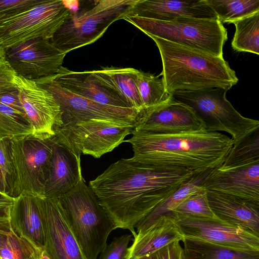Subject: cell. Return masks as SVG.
<instances>
[{
  "label": "cell",
  "mask_w": 259,
  "mask_h": 259,
  "mask_svg": "<svg viewBox=\"0 0 259 259\" xmlns=\"http://www.w3.org/2000/svg\"><path fill=\"white\" fill-rule=\"evenodd\" d=\"M15 198L10 216L13 229L38 249H45L46 233L40 196L23 193Z\"/></svg>",
  "instance_id": "21"
},
{
  "label": "cell",
  "mask_w": 259,
  "mask_h": 259,
  "mask_svg": "<svg viewBox=\"0 0 259 259\" xmlns=\"http://www.w3.org/2000/svg\"><path fill=\"white\" fill-rule=\"evenodd\" d=\"M123 19L147 35L223 57L228 34L219 19L179 17L164 21L130 15Z\"/></svg>",
  "instance_id": "5"
},
{
  "label": "cell",
  "mask_w": 259,
  "mask_h": 259,
  "mask_svg": "<svg viewBox=\"0 0 259 259\" xmlns=\"http://www.w3.org/2000/svg\"><path fill=\"white\" fill-rule=\"evenodd\" d=\"M0 102L25 114L20 101L16 88L0 94Z\"/></svg>",
  "instance_id": "40"
},
{
  "label": "cell",
  "mask_w": 259,
  "mask_h": 259,
  "mask_svg": "<svg viewBox=\"0 0 259 259\" xmlns=\"http://www.w3.org/2000/svg\"><path fill=\"white\" fill-rule=\"evenodd\" d=\"M0 170L5 183L6 193L10 196L13 185L10 139H0Z\"/></svg>",
  "instance_id": "34"
},
{
  "label": "cell",
  "mask_w": 259,
  "mask_h": 259,
  "mask_svg": "<svg viewBox=\"0 0 259 259\" xmlns=\"http://www.w3.org/2000/svg\"><path fill=\"white\" fill-rule=\"evenodd\" d=\"M259 162V128L233 144L221 167L230 168Z\"/></svg>",
  "instance_id": "29"
},
{
  "label": "cell",
  "mask_w": 259,
  "mask_h": 259,
  "mask_svg": "<svg viewBox=\"0 0 259 259\" xmlns=\"http://www.w3.org/2000/svg\"><path fill=\"white\" fill-rule=\"evenodd\" d=\"M155 42L161 58L167 92L218 88L227 91L238 81L235 71L223 57L147 35Z\"/></svg>",
  "instance_id": "3"
},
{
  "label": "cell",
  "mask_w": 259,
  "mask_h": 259,
  "mask_svg": "<svg viewBox=\"0 0 259 259\" xmlns=\"http://www.w3.org/2000/svg\"><path fill=\"white\" fill-rule=\"evenodd\" d=\"M136 74L143 108L164 102L171 97L166 90L162 78L137 69Z\"/></svg>",
  "instance_id": "32"
},
{
  "label": "cell",
  "mask_w": 259,
  "mask_h": 259,
  "mask_svg": "<svg viewBox=\"0 0 259 259\" xmlns=\"http://www.w3.org/2000/svg\"><path fill=\"white\" fill-rule=\"evenodd\" d=\"M0 191L6 193V189L3 177L0 170Z\"/></svg>",
  "instance_id": "41"
},
{
  "label": "cell",
  "mask_w": 259,
  "mask_h": 259,
  "mask_svg": "<svg viewBox=\"0 0 259 259\" xmlns=\"http://www.w3.org/2000/svg\"><path fill=\"white\" fill-rule=\"evenodd\" d=\"M232 23L235 32L231 43L237 52L259 54V11L237 20Z\"/></svg>",
  "instance_id": "28"
},
{
  "label": "cell",
  "mask_w": 259,
  "mask_h": 259,
  "mask_svg": "<svg viewBox=\"0 0 259 259\" xmlns=\"http://www.w3.org/2000/svg\"><path fill=\"white\" fill-rule=\"evenodd\" d=\"M184 238L175 218L162 216L144 233L136 235L125 259H137L174 241H183Z\"/></svg>",
  "instance_id": "23"
},
{
  "label": "cell",
  "mask_w": 259,
  "mask_h": 259,
  "mask_svg": "<svg viewBox=\"0 0 259 259\" xmlns=\"http://www.w3.org/2000/svg\"><path fill=\"white\" fill-rule=\"evenodd\" d=\"M14 83L32 128L31 136L43 140L53 138L63 124L61 110L53 96L33 80L19 75Z\"/></svg>",
  "instance_id": "11"
},
{
  "label": "cell",
  "mask_w": 259,
  "mask_h": 259,
  "mask_svg": "<svg viewBox=\"0 0 259 259\" xmlns=\"http://www.w3.org/2000/svg\"><path fill=\"white\" fill-rule=\"evenodd\" d=\"M0 259H3L2 257H0Z\"/></svg>",
  "instance_id": "44"
},
{
  "label": "cell",
  "mask_w": 259,
  "mask_h": 259,
  "mask_svg": "<svg viewBox=\"0 0 259 259\" xmlns=\"http://www.w3.org/2000/svg\"><path fill=\"white\" fill-rule=\"evenodd\" d=\"M5 50L0 46V56H5Z\"/></svg>",
  "instance_id": "43"
},
{
  "label": "cell",
  "mask_w": 259,
  "mask_h": 259,
  "mask_svg": "<svg viewBox=\"0 0 259 259\" xmlns=\"http://www.w3.org/2000/svg\"><path fill=\"white\" fill-rule=\"evenodd\" d=\"M172 217H190L218 219L208 202L206 189L194 193L185 199L172 211Z\"/></svg>",
  "instance_id": "33"
},
{
  "label": "cell",
  "mask_w": 259,
  "mask_h": 259,
  "mask_svg": "<svg viewBox=\"0 0 259 259\" xmlns=\"http://www.w3.org/2000/svg\"><path fill=\"white\" fill-rule=\"evenodd\" d=\"M136 71L137 69L133 68L111 66L93 70L92 72L96 76L115 88L138 113L143 108V105L138 89Z\"/></svg>",
  "instance_id": "26"
},
{
  "label": "cell",
  "mask_w": 259,
  "mask_h": 259,
  "mask_svg": "<svg viewBox=\"0 0 259 259\" xmlns=\"http://www.w3.org/2000/svg\"><path fill=\"white\" fill-rule=\"evenodd\" d=\"M194 174L189 170L151 168L133 157L121 158L89 182L114 229L129 230Z\"/></svg>",
  "instance_id": "1"
},
{
  "label": "cell",
  "mask_w": 259,
  "mask_h": 259,
  "mask_svg": "<svg viewBox=\"0 0 259 259\" xmlns=\"http://www.w3.org/2000/svg\"><path fill=\"white\" fill-rule=\"evenodd\" d=\"M63 0L43 1L40 4L0 23V46L5 50L36 38L51 39L75 12Z\"/></svg>",
  "instance_id": "8"
},
{
  "label": "cell",
  "mask_w": 259,
  "mask_h": 259,
  "mask_svg": "<svg viewBox=\"0 0 259 259\" xmlns=\"http://www.w3.org/2000/svg\"><path fill=\"white\" fill-rule=\"evenodd\" d=\"M17 74L5 56H0V94L14 89Z\"/></svg>",
  "instance_id": "38"
},
{
  "label": "cell",
  "mask_w": 259,
  "mask_h": 259,
  "mask_svg": "<svg viewBox=\"0 0 259 259\" xmlns=\"http://www.w3.org/2000/svg\"><path fill=\"white\" fill-rule=\"evenodd\" d=\"M137 0L96 1L90 8L74 12L50 39L65 54L92 44L115 21L129 15Z\"/></svg>",
  "instance_id": "6"
},
{
  "label": "cell",
  "mask_w": 259,
  "mask_h": 259,
  "mask_svg": "<svg viewBox=\"0 0 259 259\" xmlns=\"http://www.w3.org/2000/svg\"><path fill=\"white\" fill-rule=\"evenodd\" d=\"M33 80L53 96L60 107L63 124L93 119L134 122L137 116L134 108L102 105L73 94L61 87L52 76Z\"/></svg>",
  "instance_id": "12"
},
{
  "label": "cell",
  "mask_w": 259,
  "mask_h": 259,
  "mask_svg": "<svg viewBox=\"0 0 259 259\" xmlns=\"http://www.w3.org/2000/svg\"><path fill=\"white\" fill-rule=\"evenodd\" d=\"M13 185L10 194L16 197L23 193L43 196L49 176L53 141L31 135L11 140Z\"/></svg>",
  "instance_id": "9"
},
{
  "label": "cell",
  "mask_w": 259,
  "mask_h": 259,
  "mask_svg": "<svg viewBox=\"0 0 259 259\" xmlns=\"http://www.w3.org/2000/svg\"><path fill=\"white\" fill-rule=\"evenodd\" d=\"M206 193L209 206L217 218L259 237V206L210 191L206 190Z\"/></svg>",
  "instance_id": "22"
},
{
  "label": "cell",
  "mask_w": 259,
  "mask_h": 259,
  "mask_svg": "<svg viewBox=\"0 0 259 259\" xmlns=\"http://www.w3.org/2000/svg\"><path fill=\"white\" fill-rule=\"evenodd\" d=\"M51 76L61 87L86 99L112 107L134 108L115 88L96 76L92 71H73L62 66Z\"/></svg>",
  "instance_id": "19"
},
{
  "label": "cell",
  "mask_w": 259,
  "mask_h": 259,
  "mask_svg": "<svg viewBox=\"0 0 259 259\" xmlns=\"http://www.w3.org/2000/svg\"><path fill=\"white\" fill-rule=\"evenodd\" d=\"M40 202L48 254L52 259H87L59 199L40 196Z\"/></svg>",
  "instance_id": "17"
},
{
  "label": "cell",
  "mask_w": 259,
  "mask_h": 259,
  "mask_svg": "<svg viewBox=\"0 0 259 259\" xmlns=\"http://www.w3.org/2000/svg\"><path fill=\"white\" fill-rule=\"evenodd\" d=\"M58 199L85 256L87 259H97L115 229L96 194L82 178L73 189Z\"/></svg>",
  "instance_id": "4"
},
{
  "label": "cell",
  "mask_w": 259,
  "mask_h": 259,
  "mask_svg": "<svg viewBox=\"0 0 259 259\" xmlns=\"http://www.w3.org/2000/svg\"><path fill=\"white\" fill-rule=\"evenodd\" d=\"M204 187L206 190L259 206V162L213 168L207 176Z\"/></svg>",
  "instance_id": "18"
},
{
  "label": "cell",
  "mask_w": 259,
  "mask_h": 259,
  "mask_svg": "<svg viewBox=\"0 0 259 259\" xmlns=\"http://www.w3.org/2000/svg\"><path fill=\"white\" fill-rule=\"evenodd\" d=\"M41 0H0V23L42 3Z\"/></svg>",
  "instance_id": "35"
},
{
  "label": "cell",
  "mask_w": 259,
  "mask_h": 259,
  "mask_svg": "<svg viewBox=\"0 0 259 259\" xmlns=\"http://www.w3.org/2000/svg\"><path fill=\"white\" fill-rule=\"evenodd\" d=\"M124 142L131 144L133 158L151 168L189 170L194 174L219 167L232 147L233 140L206 130L171 134L133 132Z\"/></svg>",
  "instance_id": "2"
},
{
  "label": "cell",
  "mask_w": 259,
  "mask_h": 259,
  "mask_svg": "<svg viewBox=\"0 0 259 259\" xmlns=\"http://www.w3.org/2000/svg\"><path fill=\"white\" fill-rule=\"evenodd\" d=\"M223 23L233 22L259 11V0H205Z\"/></svg>",
  "instance_id": "31"
},
{
  "label": "cell",
  "mask_w": 259,
  "mask_h": 259,
  "mask_svg": "<svg viewBox=\"0 0 259 259\" xmlns=\"http://www.w3.org/2000/svg\"><path fill=\"white\" fill-rule=\"evenodd\" d=\"M175 219L184 237L234 248L259 251V237L241 227L218 219L178 217Z\"/></svg>",
  "instance_id": "16"
},
{
  "label": "cell",
  "mask_w": 259,
  "mask_h": 259,
  "mask_svg": "<svg viewBox=\"0 0 259 259\" xmlns=\"http://www.w3.org/2000/svg\"><path fill=\"white\" fill-rule=\"evenodd\" d=\"M184 259H259V251L234 248L184 237Z\"/></svg>",
  "instance_id": "25"
},
{
  "label": "cell",
  "mask_w": 259,
  "mask_h": 259,
  "mask_svg": "<svg viewBox=\"0 0 259 259\" xmlns=\"http://www.w3.org/2000/svg\"><path fill=\"white\" fill-rule=\"evenodd\" d=\"M32 133L26 114L0 102V139H18Z\"/></svg>",
  "instance_id": "30"
},
{
  "label": "cell",
  "mask_w": 259,
  "mask_h": 259,
  "mask_svg": "<svg viewBox=\"0 0 259 259\" xmlns=\"http://www.w3.org/2000/svg\"><path fill=\"white\" fill-rule=\"evenodd\" d=\"M52 139L49 176L43 196L58 199L73 189L83 178L81 153L68 135L60 128Z\"/></svg>",
  "instance_id": "15"
},
{
  "label": "cell",
  "mask_w": 259,
  "mask_h": 259,
  "mask_svg": "<svg viewBox=\"0 0 259 259\" xmlns=\"http://www.w3.org/2000/svg\"><path fill=\"white\" fill-rule=\"evenodd\" d=\"M39 259H52L50 256L48 254L46 250H43L41 251Z\"/></svg>",
  "instance_id": "42"
},
{
  "label": "cell",
  "mask_w": 259,
  "mask_h": 259,
  "mask_svg": "<svg viewBox=\"0 0 259 259\" xmlns=\"http://www.w3.org/2000/svg\"><path fill=\"white\" fill-rule=\"evenodd\" d=\"M66 133L81 154L98 158L111 152L134 130V122L93 119L63 124Z\"/></svg>",
  "instance_id": "10"
},
{
  "label": "cell",
  "mask_w": 259,
  "mask_h": 259,
  "mask_svg": "<svg viewBox=\"0 0 259 259\" xmlns=\"http://www.w3.org/2000/svg\"><path fill=\"white\" fill-rule=\"evenodd\" d=\"M5 57L17 75L36 80L55 75L65 55L50 39L36 38L7 49Z\"/></svg>",
  "instance_id": "14"
},
{
  "label": "cell",
  "mask_w": 259,
  "mask_h": 259,
  "mask_svg": "<svg viewBox=\"0 0 259 259\" xmlns=\"http://www.w3.org/2000/svg\"><path fill=\"white\" fill-rule=\"evenodd\" d=\"M227 91L213 88L175 92L171 95L193 109L203 122L206 131L225 132L235 143L259 128V121L241 115L227 99Z\"/></svg>",
  "instance_id": "7"
},
{
  "label": "cell",
  "mask_w": 259,
  "mask_h": 259,
  "mask_svg": "<svg viewBox=\"0 0 259 259\" xmlns=\"http://www.w3.org/2000/svg\"><path fill=\"white\" fill-rule=\"evenodd\" d=\"M133 132L149 134H171L205 130L195 111L171 97L160 104L143 108L137 114Z\"/></svg>",
  "instance_id": "13"
},
{
  "label": "cell",
  "mask_w": 259,
  "mask_h": 259,
  "mask_svg": "<svg viewBox=\"0 0 259 259\" xmlns=\"http://www.w3.org/2000/svg\"><path fill=\"white\" fill-rule=\"evenodd\" d=\"M41 251L17 234L10 220L0 223V257L3 259H39Z\"/></svg>",
  "instance_id": "27"
},
{
  "label": "cell",
  "mask_w": 259,
  "mask_h": 259,
  "mask_svg": "<svg viewBox=\"0 0 259 259\" xmlns=\"http://www.w3.org/2000/svg\"><path fill=\"white\" fill-rule=\"evenodd\" d=\"M133 235L125 234L115 237L100 253L98 259H125L128 245L134 240Z\"/></svg>",
  "instance_id": "36"
},
{
  "label": "cell",
  "mask_w": 259,
  "mask_h": 259,
  "mask_svg": "<svg viewBox=\"0 0 259 259\" xmlns=\"http://www.w3.org/2000/svg\"><path fill=\"white\" fill-rule=\"evenodd\" d=\"M179 242L174 241L137 259H184L183 248Z\"/></svg>",
  "instance_id": "37"
},
{
  "label": "cell",
  "mask_w": 259,
  "mask_h": 259,
  "mask_svg": "<svg viewBox=\"0 0 259 259\" xmlns=\"http://www.w3.org/2000/svg\"><path fill=\"white\" fill-rule=\"evenodd\" d=\"M211 169L194 174L179 189L163 200L136 225L137 235H141L152 227L162 216L172 217L173 210L189 196L205 189L206 179Z\"/></svg>",
  "instance_id": "24"
},
{
  "label": "cell",
  "mask_w": 259,
  "mask_h": 259,
  "mask_svg": "<svg viewBox=\"0 0 259 259\" xmlns=\"http://www.w3.org/2000/svg\"><path fill=\"white\" fill-rule=\"evenodd\" d=\"M15 197L0 191V223L10 220Z\"/></svg>",
  "instance_id": "39"
},
{
  "label": "cell",
  "mask_w": 259,
  "mask_h": 259,
  "mask_svg": "<svg viewBox=\"0 0 259 259\" xmlns=\"http://www.w3.org/2000/svg\"><path fill=\"white\" fill-rule=\"evenodd\" d=\"M128 15L164 21L179 17L219 19L205 0H137Z\"/></svg>",
  "instance_id": "20"
}]
</instances>
